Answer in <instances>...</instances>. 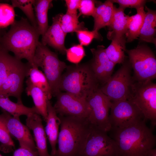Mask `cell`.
Masks as SVG:
<instances>
[{
	"label": "cell",
	"mask_w": 156,
	"mask_h": 156,
	"mask_svg": "<svg viewBox=\"0 0 156 156\" xmlns=\"http://www.w3.org/2000/svg\"><path fill=\"white\" fill-rule=\"evenodd\" d=\"M5 32L3 29H0V42L2 37Z\"/></svg>",
	"instance_id": "cell-40"
},
{
	"label": "cell",
	"mask_w": 156,
	"mask_h": 156,
	"mask_svg": "<svg viewBox=\"0 0 156 156\" xmlns=\"http://www.w3.org/2000/svg\"><path fill=\"white\" fill-rule=\"evenodd\" d=\"M90 50L93 58L89 63L90 67L99 83L103 85L111 77L116 64L108 57L103 45H99Z\"/></svg>",
	"instance_id": "cell-15"
},
{
	"label": "cell",
	"mask_w": 156,
	"mask_h": 156,
	"mask_svg": "<svg viewBox=\"0 0 156 156\" xmlns=\"http://www.w3.org/2000/svg\"><path fill=\"white\" fill-rule=\"evenodd\" d=\"M146 10L139 37L142 42L151 43L156 45V12L145 6Z\"/></svg>",
	"instance_id": "cell-22"
},
{
	"label": "cell",
	"mask_w": 156,
	"mask_h": 156,
	"mask_svg": "<svg viewBox=\"0 0 156 156\" xmlns=\"http://www.w3.org/2000/svg\"><path fill=\"white\" fill-rule=\"evenodd\" d=\"M96 7L94 0H80L78 9L79 11L78 16L81 15L92 16Z\"/></svg>",
	"instance_id": "cell-35"
},
{
	"label": "cell",
	"mask_w": 156,
	"mask_h": 156,
	"mask_svg": "<svg viewBox=\"0 0 156 156\" xmlns=\"http://www.w3.org/2000/svg\"><path fill=\"white\" fill-rule=\"evenodd\" d=\"M31 65L13 56L8 76L0 88V97L13 96L18 102H22L21 96L23 91V83L27 77Z\"/></svg>",
	"instance_id": "cell-12"
},
{
	"label": "cell",
	"mask_w": 156,
	"mask_h": 156,
	"mask_svg": "<svg viewBox=\"0 0 156 156\" xmlns=\"http://www.w3.org/2000/svg\"><path fill=\"white\" fill-rule=\"evenodd\" d=\"M32 83L41 89L45 93L48 99L50 100L52 96L51 88L44 73L35 66L29 68L27 74Z\"/></svg>",
	"instance_id": "cell-26"
},
{
	"label": "cell",
	"mask_w": 156,
	"mask_h": 156,
	"mask_svg": "<svg viewBox=\"0 0 156 156\" xmlns=\"http://www.w3.org/2000/svg\"><path fill=\"white\" fill-rule=\"evenodd\" d=\"M76 33L80 44L82 46H88L94 39L100 40L102 38L98 31L95 30L92 31L87 29L80 30Z\"/></svg>",
	"instance_id": "cell-34"
},
{
	"label": "cell",
	"mask_w": 156,
	"mask_h": 156,
	"mask_svg": "<svg viewBox=\"0 0 156 156\" xmlns=\"http://www.w3.org/2000/svg\"><path fill=\"white\" fill-rule=\"evenodd\" d=\"M126 51L133 70L135 81L144 83L152 81L156 78V58L150 47L145 45H138Z\"/></svg>",
	"instance_id": "cell-6"
},
{
	"label": "cell",
	"mask_w": 156,
	"mask_h": 156,
	"mask_svg": "<svg viewBox=\"0 0 156 156\" xmlns=\"http://www.w3.org/2000/svg\"><path fill=\"white\" fill-rule=\"evenodd\" d=\"M0 156H2L1 154H0Z\"/></svg>",
	"instance_id": "cell-41"
},
{
	"label": "cell",
	"mask_w": 156,
	"mask_h": 156,
	"mask_svg": "<svg viewBox=\"0 0 156 156\" xmlns=\"http://www.w3.org/2000/svg\"><path fill=\"white\" fill-rule=\"evenodd\" d=\"M58 116L61 121L58 148L53 156H79L90 132V125L86 118Z\"/></svg>",
	"instance_id": "cell-3"
},
{
	"label": "cell",
	"mask_w": 156,
	"mask_h": 156,
	"mask_svg": "<svg viewBox=\"0 0 156 156\" xmlns=\"http://www.w3.org/2000/svg\"><path fill=\"white\" fill-rule=\"evenodd\" d=\"M47 107L48 115L44 129L51 148V155L53 156L57 151L56 146L57 143L61 121L50 100L47 101Z\"/></svg>",
	"instance_id": "cell-19"
},
{
	"label": "cell",
	"mask_w": 156,
	"mask_h": 156,
	"mask_svg": "<svg viewBox=\"0 0 156 156\" xmlns=\"http://www.w3.org/2000/svg\"><path fill=\"white\" fill-rule=\"evenodd\" d=\"M14 8L7 3H0V29H3L15 21Z\"/></svg>",
	"instance_id": "cell-31"
},
{
	"label": "cell",
	"mask_w": 156,
	"mask_h": 156,
	"mask_svg": "<svg viewBox=\"0 0 156 156\" xmlns=\"http://www.w3.org/2000/svg\"><path fill=\"white\" fill-rule=\"evenodd\" d=\"M13 57L0 44V88L8 76Z\"/></svg>",
	"instance_id": "cell-30"
},
{
	"label": "cell",
	"mask_w": 156,
	"mask_h": 156,
	"mask_svg": "<svg viewBox=\"0 0 156 156\" xmlns=\"http://www.w3.org/2000/svg\"><path fill=\"white\" fill-rule=\"evenodd\" d=\"M25 83L27 95L31 97L37 113L41 116L46 121L48 115L47 103L49 99L44 92L34 85L28 77H27Z\"/></svg>",
	"instance_id": "cell-20"
},
{
	"label": "cell",
	"mask_w": 156,
	"mask_h": 156,
	"mask_svg": "<svg viewBox=\"0 0 156 156\" xmlns=\"http://www.w3.org/2000/svg\"><path fill=\"white\" fill-rule=\"evenodd\" d=\"M78 15L66 13L60 14V22L63 31L67 34L68 33L76 32L80 30L86 29L83 22L80 23Z\"/></svg>",
	"instance_id": "cell-27"
},
{
	"label": "cell",
	"mask_w": 156,
	"mask_h": 156,
	"mask_svg": "<svg viewBox=\"0 0 156 156\" xmlns=\"http://www.w3.org/2000/svg\"><path fill=\"white\" fill-rule=\"evenodd\" d=\"M0 116L10 135L17 140L20 147L37 151L33 137L28 127L21 122L20 119L15 118L2 109Z\"/></svg>",
	"instance_id": "cell-14"
},
{
	"label": "cell",
	"mask_w": 156,
	"mask_h": 156,
	"mask_svg": "<svg viewBox=\"0 0 156 156\" xmlns=\"http://www.w3.org/2000/svg\"><path fill=\"white\" fill-rule=\"evenodd\" d=\"M34 66L40 67L49 84L52 96H56L61 91L60 83L62 73L67 66L61 61L55 53L39 42L33 58Z\"/></svg>",
	"instance_id": "cell-5"
},
{
	"label": "cell",
	"mask_w": 156,
	"mask_h": 156,
	"mask_svg": "<svg viewBox=\"0 0 156 156\" xmlns=\"http://www.w3.org/2000/svg\"><path fill=\"white\" fill-rule=\"evenodd\" d=\"M86 101L90 109L86 119L88 123L98 129L109 132L112 128L109 119L111 101L99 87L88 97Z\"/></svg>",
	"instance_id": "cell-9"
},
{
	"label": "cell",
	"mask_w": 156,
	"mask_h": 156,
	"mask_svg": "<svg viewBox=\"0 0 156 156\" xmlns=\"http://www.w3.org/2000/svg\"><path fill=\"white\" fill-rule=\"evenodd\" d=\"M0 107L13 117L19 119L22 115L27 116L30 113H37L34 106L29 107L25 106L22 102H14L9 99V97H0Z\"/></svg>",
	"instance_id": "cell-25"
},
{
	"label": "cell",
	"mask_w": 156,
	"mask_h": 156,
	"mask_svg": "<svg viewBox=\"0 0 156 156\" xmlns=\"http://www.w3.org/2000/svg\"><path fill=\"white\" fill-rule=\"evenodd\" d=\"M150 156H156V149L154 148L150 152Z\"/></svg>",
	"instance_id": "cell-39"
},
{
	"label": "cell",
	"mask_w": 156,
	"mask_h": 156,
	"mask_svg": "<svg viewBox=\"0 0 156 156\" xmlns=\"http://www.w3.org/2000/svg\"><path fill=\"white\" fill-rule=\"evenodd\" d=\"M51 0H34L33 4L35 14L40 34L43 36L47 30L48 12L52 6Z\"/></svg>",
	"instance_id": "cell-23"
},
{
	"label": "cell",
	"mask_w": 156,
	"mask_h": 156,
	"mask_svg": "<svg viewBox=\"0 0 156 156\" xmlns=\"http://www.w3.org/2000/svg\"><path fill=\"white\" fill-rule=\"evenodd\" d=\"M146 121L122 128H111L110 137L117 145L116 156H150L156 145V138Z\"/></svg>",
	"instance_id": "cell-1"
},
{
	"label": "cell",
	"mask_w": 156,
	"mask_h": 156,
	"mask_svg": "<svg viewBox=\"0 0 156 156\" xmlns=\"http://www.w3.org/2000/svg\"><path fill=\"white\" fill-rule=\"evenodd\" d=\"M0 150L5 153L12 151L15 144L7 127L0 116Z\"/></svg>",
	"instance_id": "cell-32"
},
{
	"label": "cell",
	"mask_w": 156,
	"mask_h": 156,
	"mask_svg": "<svg viewBox=\"0 0 156 156\" xmlns=\"http://www.w3.org/2000/svg\"><path fill=\"white\" fill-rule=\"evenodd\" d=\"M13 156H38L37 151L20 147L14 151Z\"/></svg>",
	"instance_id": "cell-38"
},
{
	"label": "cell",
	"mask_w": 156,
	"mask_h": 156,
	"mask_svg": "<svg viewBox=\"0 0 156 156\" xmlns=\"http://www.w3.org/2000/svg\"><path fill=\"white\" fill-rule=\"evenodd\" d=\"M80 0H66L65 2L67 7L66 13L78 15V9Z\"/></svg>",
	"instance_id": "cell-37"
},
{
	"label": "cell",
	"mask_w": 156,
	"mask_h": 156,
	"mask_svg": "<svg viewBox=\"0 0 156 156\" xmlns=\"http://www.w3.org/2000/svg\"><path fill=\"white\" fill-rule=\"evenodd\" d=\"M113 3H118L119 7L125 9L127 8H137L144 6L147 1L144 0H112Z\"/></svg>",
	"instance_id": "cell-36"
},
{
	"label": "cell",
	"mask_w": 156,
	"mask_h": 156,
	"mask_svg": "<svg viewBox=\"0 0 156 156\" xmlns=\"http://www.w3.org/2000/svg\"><path fill=\"white\" fill-rule=\"evenodd\" d=\"M136 9V14L128 18L126 34L127 42H131L139 37L144 21L146 14L144 6Z\"/></svg>",
	"instance_id": "cell-24"
},
{
	"label": "cell",
	"mask_w": 156,
	"mask_h": 156,
	"mask_svg": "<svg viewBox=\"0 0 156 156\" xmlns=\"http://www.w3.org/2000/svg\"><path fill=\"white\" fill-rule=\"evenodd\" d=\"M11 1L12 6L14 8H18L20 9L26 15L31 25L37 29V23L33 7L34 0H12Z\"/></svg>",
	"instance_id": "cell-29"
},
{
	"label": "cell",
	"mask_w": 156,
	"mask_h": 156,
	"mask_svg": "<svg viewBox=\"0 0 156 156\" xmlns=\"http://www.w3.org/2000/svg\"><path fill=\"white\" fill-rule=\"evenodd\" d=\"M60 14L52 18V23L49 26L47 31L42 36L41 43L48 45L59 51L61 53L66 54V49L65 46V40L67 34L61 27Z\"/></svg>",
	"instance_id": "cell-16"
},
{
	"label": "cell",
	"mask_w": 156,
	"mask_h": 156,
	"mask_svg": "<svg viewBox=\"0 0 156 156\" xmlns=\"http://www.w3.org/2000/svg\"><path fill=\"white\" fill-rule=\"evenodd\" d=\"M114 6L111 0H108L96 7L92 16L94 22L93 30L98 31L109 25L113 16Z\"/></svg>",
	"instance_id": "cell-21"
},
{
	"label": "cell",
	"mask_w": 156,
	"mask_h": 156,
	"mask_svg": "<svg viewBox=\"0 0 156 156\" xmlns=\"http://www.w3.org/2000/svg\"><path fill=\"white\" fill-rule=\"evenodd\" d=\"M111 102L109 119L112 127L122 128L144 120L141 112L132 101L125 100Z\"/></svg>",
	"instance_id": "cell-11"
},
{
	"label": "cell",
	"mask_w": 156,
	"mask_h": 156,
	"mask_svg": "<svg viewBox=\"0 0 156 156\" xmlns=\"http://www.w3.org/2000/svg\"><path fill=\"white\" fill-rule=\"evenodd\" d=\"M127 100L132 101L143 114L144 119L150 121L152 127L156 124V84L152 81H135Z\"/></svg>",
	"instance_id": "cell-7"
},
{
	"label": "cell",
	"mask_w": 156,
	"mask_h": 156,
	"mask_svg": "<svg viewBox=\"0 0 156 156\" xmlns=\"http://www.w3.org/2000/svg\"><path fill=\"white\" fill-rule=\"evenodd\" d=\"M56 97L53 106L58 116L87 119L90 109L86 99L65 92H60Z\"/></svg>",
	"instance_id": "cell-13"
},
{
	"label": "cell",
	"mask_w": 156,
	"mask_h": 156,
	"mask_svg": "<svg viewBox=\"0 0 156 156\" xmlns=\"http://www.w3.org/2000/svg\"><path fill=\"white\" fill-rule=\"evenodd\" d=\"M37 29L32 25L27 18L22 17L15 21L2 37L1 45L14 56L21 60L25 59L32 66H34L33 58L40 42Z\"/></svg>",
	"instance_id": "cell-2"
},
{
	"label": "cell",
	"mask_w": 156,
	"mask_h": 156,
	"mask_svg": "<svg viewBox=\"0 0 156 156\" xmlns=\"http://www.w3.org/2000/svg\"><path fill=\"white\" fill-rule=\"evenodd\" d=\"M66 54L67 60L76 64H78L86 55L83 46L80 44L73 45L67 49Z\"/></svg>",
	"instance_id": "cell-33"
},
{
	"label": "cell",
	"mask_w": 156,
	"mask_h": 156,
	"mask_svg": "<svg viewBox=\"0 0 156 156\" xmlns=\"http://www.w3.org/2000/svg\"><path fill=\"white\" fill-rule=\"evenodd\" d=\"M117 152L116 142L107 132L90 125V132L79 156H116Z\"/></svg>",
	"instance_id": "cell-10"
},
{
	"label": "cell",
	"mask_w": 156,
	"mask_h": 156,
	"mask_svg": "<svg viewBox=\"0 0 156 156\" xmlns=\"http://www.w3.org/2000/svg\"><path fill=\"white\" fill-rule=\"evenodd\" d=\"M125 9L114 6V14L111 22L107 26L108 31L107 35L108 39L116 40L125 47L126 34L129 16L124 12Z\"/></svg>",
	"instance_id": "cell-17"
},
{
	"label": "cell",
	"mask_w": 156,
	"mask_h": 156,
	"mask_svg": "<svg viewBox=\"0 0 156 156\" xmlns=\"http://www.w3.org/2000/svg\"><path fill=\"white\" fill-rule=\"evenodd\" d=\"M126 47L118 42L112 40L110 44L105 49V53L109 59L115 64H122L125 60V52Z\"/></svg>",
	"instance_id": "cell-28"
},
{
	"label": "cell",
	"mask_w": 156,
	"mask_h": 156,
	"mask_svg": "<svg viewBox=\"0 0 156 156\" xmlns=\"http://www.w3.org/2000/svg\"><path fill=\"white\" fill-rule=\"evenodd\" d=\"M27 116L26 126L33 132L38 156H51L48 151L47 137L40 116L33 113Z\"/></svg>",
	"instance_id": "cell-18"
},
{
	"label": "cell",
	"mask_w": 156,
	"mask_h": 156,
	"mask_svg": "<svg viewBox=\"0 0 156 156\" xmlns=\"http://www.w3.org/2000/svg\"><path fill=\"white\" fill-rule=\"evenodd\" d=\"M132 69L129 60H125L108 81L100 88L111 102L128 99L135 81L131 75Z\"/></svg>",
	"instance_id": "cell-8"
},
{
	"label": "cell",
	"mask_w": 156,
	"mask_h": 156,
	"mask_svg": "<svg viewBox=\"0 0 156 156\" xmlns=\"http://www.w3.org/2000/svg\"><path fill=\"white\" fill-rule=\"evenodd\" d=\"M62 74L60 89L77 96L85 99L99 88V82L89 63L67 66Z\"/></svg>",
	"instance_id": "cell-4"
}]
</instances>
